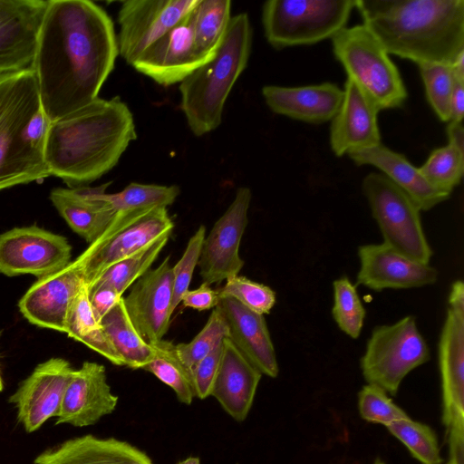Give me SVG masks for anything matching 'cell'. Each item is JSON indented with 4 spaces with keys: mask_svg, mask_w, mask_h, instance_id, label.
<instances>
[{
    "mask_svg": "<svg viewBox=\"0 0 464 464\" xmlns=\"http://www.w3.org/2000/svg\"><path fill=\"white\" fill-rule=\"evenodd\" d=\"M118 55L114 24L102 6L90 0H48L31 68L49 121L99 98Z\"/></svg>",
    "mask_w": 464,
    "mask_h": 464,
    "instance_id": "1",
    "label": "cell"
},
{
    "mask_svg": "<svg viewBox=\"0 0 464 464\" xmlns=\"http://www.w3.org/2000/svg\"><path fill=\"white\" fill-rule=\"evenodd\" d=\"M137 138L133 115L120 97L92 102L50 123L45 163L68 188L85 187L112 169Z\"/></svg>",
    "mask_w": 464,
    "mask_h": 464,
    "instance_id": "2",
    "label": "cell"
},
{
    "mask_svg": "<svg viewBox=\"0 0 464 464\" xmlns=\"http://www.w3.org/2000/svg\"><path fill=\"white\" fill-rule=\"evenodd\" d=\"M355 7L389 54L452 64L464 52L463 0H355Z\"/></svg>",
    "mask_w": 464,
    "mask_h": 464,
    "instance_id": "3",
    "label": "cell"
},
{
    "mask_svg": "<svg viewBox=\"0 0 464 464\" xmlns=\"http://www.w3.org/2000/svg\"><path fill=\"white\" fill-rule=\"evenodd\" d=\"M50 123L32 68L0 75V190L50 176Z\"/></svg>",
    "mask_w": 464,
    "mask_h": 464,
    "instance_id": "4",
    "label": "cell"
},
{
    "mask_svg": "<svg viewBox=\"0 0 464 464\" xmlns=\"http://www.w3.org/2000/svg\"><path fill=\"white\" fill-rule=\"evenodd\" d=\"M252 39L247 14L232 16L214 56L179 83L181 110L194 135L220 125L226 101L247 65Z\"/></svg>",
    "mask_w": 464,
    "mask_h": 464,
    "instance_id": "5",
    "label": "cell"
},
{
    "mask_svg": "<svg viewBox=\"0 0 464 464\" xmlns=\"http://www.w3.org/2000/svg\"><path fill=\"white\" fill-rule=\"evenodd\" d=\"M333 52L354 82L380 111L401 108L408 92L390 54L362 24L344 27L333 38Z\"/></svg>",
    "mask_w": 464,
    "mask_h": 464,
    "instance_id": "6",
    "label": "cell"
},
{
    "mask_svg": "<svg viewBox=\"0 0 464 464\" xmlns=\"http://www.w3.org/2000/svg\"><path fill=\"white\" fill-rule=\"evenodd\" d=\"M355 0H269L262 6V24L276 50L332 39L346 27Z\"/></svg>",
    "mask_w": 464,
    "mask_h": 464,
    "instance_id": "7",
    "label": "cell"
},
{
    "mask_svg": "<svg viewBox=\"0 0 464 464\" xmlns=\"http://www.w3.org/2000/svg\"><path fill=\"white\" fill-rule=\"evenodd\" d=\"M430 358L429 346L415 317L407 315L372 329L360 367L368 384L395 395L404 377Z\"/></svg>",
    "mask_w": 464,
    "mask_h": 464,
    "instance_id": "8",
    "label": "cell"
},
{
    "mask_svg": "<svg viewBox=\"0 0 464 464\" xmlns=\"http://www.w3.org/2000/svg\"><path fill=\"white\" fill-rule=\"evenodd\" d=\"M173 228L167 208L117 212L105 231L76 257L87 286L111 265L163 236H171Z\"/></svg>",
    "mask_w": 464,
    "mask_h": 464,
    "instance_id": "9",
    "label": "cell"
},
{
    "mask_svg": "<svg viewBox=\"0 0 464 464\" xmlns=\"http://www.w3.org/2000/svg\"><path fill=\"white\" fill-rule=\"evenodd\" d=\"M362 190L383 243L394 250L430 264L432 249L426 238L416 203L382 173L364 177Z\"/></svg>",
    "mask_w": 464,
    "mask_h": 464,
    "instance_id": "10",
    "label": "cell"
},
{
    "mask_svg": "<svg viewBox=\"0 0 464 464\" xmlns=\"http://www.w3.org/2000/svg\"><path fill=\"white\" fill-rule=\"evenodd\" d=\"M438 360L450 458L464 464V307H448Z\"/></svg>",
    "mask_w": 464,
    "mask_h": 464,
    "instance_id": "11",
    "label": "cell"
},
{
    "mask_svg": "<svg viewBox=\"0 0 464 464\" xmlns=\"http://www.w3.org/2000/svg\"><path fill=\"white\" fill-rule=\"evenodd\" d=\"M198 0H127L118 12L119 54L130 65L179 24Z\"/></svg>",
    "mask_w": 464,
    "mask_h": 464,
    "instance_id": "12",
    "label": "cell"
},
{
    "mask_svg": "<svg viewBox=\"0 0 464 464\" xmlns=\"http://www.w3.org/2000/svg\"><path fill=\"white\" fill-rule=\"evenodd\" d=\"M72 246L62 235L35 225L0 235V274L7 276L53 274L72 262Z\"/></svg>",
    "mask_w": 464,
    "mask_h": 464,
    "instance_id": "13",
    "label": "cell"
},
{
    "mask_svg": "<svg viewBox=\"0 0 464 464\" xmlns=\"http://www.w3.org/2000/svg\"><path fill=\"white\" fill-rule=\"evenodd\" d=\"M251 198L249 188H238L229 207L205 237L198 263L202 283H220L238 276L243 268L239 246L248 223Z\"/></svg>",
    "mask_w": 464,
    "mask_h": 464,
    "instance_id": "14",
    "label": "cell"
},
{
    "mask_svg": "<svg viewBox=\"0 0 464 464\" xmlns=\"http://www.w3.org/2000/svg\"><path fill=\"white\" fill-rule=\"evenodd\" d=\"M74 370L63 358L48 359L39 363L9 397L8 401L16 408L17 420L26 432L37 430L58 415Z\"/></svg>",
    "mask_w": 464,
    "mask_h": 464,
    "instance_id": "15",
    "label": "cell"
},
{
    "mask_svg": "<svg viewBox=\"0 0 464 464\" xmlns=\"http://www.w3.org/2000/svg\"><path fill=\"white\" fill-rule=\"evenodd\" d=\"M173 274L170 256L148 270L123 297L127 314L144 341L151 344L163 339L170 325Z\"/></svg>",
    "mask_w": 464,
    "mask_h": 464,
    "instance_id": "16",
    "label": "cell"
},
{
    "mask_svg": "<svg viewBox=\"0 0 464 464\" xmlns=\"http://www.w3.org/2000/svg\"><path fill=\"white\" fill-rule=\"evenodd\" d=\"M212 57L202 54L196 47L190 12L150 45L131 66L157 83L169 86L180 83Z\"/></svg>",
    "mask_w": 464,
    "mask_h": 464,
    "instance_id": "17",
    "label": "cell"
},
{
    "mask_svg": "<svg viewBox=\"0 0 464 464\" xmlns=\"http://www.w3.org/2000/svg\"><path fill=\"white\" fill-rule=\"evenodd\" d=\"M84 284L75 259L61 270L38 278L19 300V311L34 325L64 333L72 302Z\"/></svg>",
    "mask_w": 464,
    "mask_h": 464,
    "instance_id": "18",
    "label": "cell"
},
{
    "mask_svg": "<svg viewBox=\"0 0 464 464\" xmlns=\"http://www.w3.org/2000/svg\"><path fill=\"white\" fill-rule=\"evenodd\" d=\"M360 268L357 284L373 291L409 289L433 285L436 268L411 258L383 242L358 247Z\"/></svg>",
    "mask_w": 464,
    "mask_h": 464,
    "instance_id": "19",
    "label": "cell"
},
{
    "mask_svg": "<svg viewBox=\"0 0 464 464\" xmlns=\"http://www.w3.org/2000/svg\"><path fill=\"white\" fill-rule=\"evenodd\" d=\"M46 0H0V75L32 67Z\"/></svg>",
    "mask_w": 464,
    "mask_h": 464,
    "instance_id": "20",
    "label": "cell"
},
{
    "mask_svg": "<svg viewBox=\"0 0 464 464\" xmlns=\"http://www.w3.org/2000/svg\"><path fill=\"white\" fill-rule=\"evenodd\" d=\"M343 90L342 104L330 127V146L338 157L382 144L375 102L348 78Z\"/></svg>",
    "mask_w": 464,
    "mask_h": 464,
    "instance_id": "21",
    "label": "cell"
},
{
    "mask_svg": "<svg viewBox=\"0 0 464 464\" xmlns=\"http://www.w3.org/2000/svg\"><path fill=\"white\" fill-rule=\"evenodd\" d=\"M118 396L111 389L102 364L84 362L74 370L64 392L55 424L86 427L114 411Z\"/></svg>",
    "mask_w": 464,
    "mask_h": 464,
    "instance_id": "22",
    "label": "cell"
},
{
    "mask_svg": "<svg viewBox=\"0 0 464 464\" xmlns=\"http://www.w3.org/2000/svg\"><path fill=\"white\" fill-rule=\"evenodd\" d=\"M227 328V338L262 374L277 377L279 366L265 316L232 297H218L216 306Z\"/></svg>",
    "mask_w": 464,
    "mask_h": 464,
    "instance_id": "23",
    "label": "cell"
},
{
    "mask_svg": "<svg viewBox=\"0 0 464 464\" xmlns=\"http://www.w3.org/2000/svg\"><path fill=\"white\" fill-rule=\"evenodd\" d=\"M262 95L273 112L320 124L335 116L343 102V90L333 82L297 87L265 85Z\"/></svg>",
    "mask_w": 464,
    "mask_h": 464,
    "instance_id": "24",
    "label": "cell"
},
{
    "mask_svg": "<svg viewBox=\"0 0 464 464\" xmlns=\"http://www.w3.org/2000/svg\"><path fill=\"white\" fill-rule=\"evenodd\" d=\"M110 184L55 188L50 193L51 202L61 217L89 245L105 231L117 213L105 198Z\"/></svg>",
    "mask_w": 464,
    "mask_h": 464,
    "instance_id": "25",
    "label": "cell"
},
{
    "mask_svg": "<svg viewBox=\"0 0 464 464\" xmlns=\"http://www.w3.org/2000/svg\"><path fill=\"white\" fill-rule=\"evenodd\" d=\"M223 355L211 395L237 421H243L252 407L262 373L233 345L223 340Z\"/></svg>",
    "mask_w": 464,
    "mask_h": 464,
    "instance_id": "26",
    "label": "cell"
},
{
    "mask_svg": "<svg viewBox=\"0 0 464 464\" xmlns=\"http://www.w3.org/2000/svg\"><path fill=\"white\" fill-rule=\"evenodd\" d=\"M34 464H153L142 450L115 438L84 435L40 453Z\"/></svg>",
    "mask_w": 464,
    "mask_h": 464,
    "instance_id": "27",
    "label": "cell"
},
{
    "mask_svg": "<svg viewBox=\"0 0 464 464\" xmlns=\"http://www.w3.org/2000/svg\"><path fill=\"white\" fill-rule=\"evenodd\" d=\"M358 166L370 165L377 168L401 188L416 203L419 208L430 210L447 200L450 194L432 187L402 154L380 144L377 147L349 155Z\"/></svg>",
    "mask_w": 464,
    "mask_h": 464,
    "instance_id": "28",
    "label": "cell"
},
{
    "mask_svg": "<svg viewBox=\"0 0 464 464\" xmlns=\"http://www.w3.org/2000/svg\"><path fill=\"white\" fill-rule=\"evenodd\" d=\"M101 324L123 366L143 369L153 358L154 347L140 335L125 309L123 296L102 318Z\"/></svg>",
    "mask_w": 464,
    "mask_h": 464,
    "instance_id": "29",
    "label": "cell"
},
{
    "mask_svg": "<svg viewBox=\"0 0 464 464\" xmlns=\"http://www.w3.org/2000/svg\"><path fill=\"white\" fill-rule=\"evenodd\" d=\"M70 338L81 342L105 357L111 363L123 366V362L96 318L84 284L71 306L64 332Z\"/></svg>",
    "mask_w": 464,
    "mask_h": 464,
    "instance_id": "30",
    "label": "cell"
},
{
    "mask_svg": "<svg viewBox=\"0 0 464 464\" xmlns=\"http://www.w3.org/2000/svg\"><path fill=\"white\" fill-rule=\"evenodd\" d=\"M197 49L208 57L214 56L231 19L229 0H198L191 11Z\"/></svg>",
    "mask_w": 464,
    "mask_h": 464,
    "instance_id": "31",
    "label": "cell"
},
{
    "mask_svg": "<svg viewBox=\"0 0 464 464\" xmlns=\"http://www.w3.org/2000/svg\"><path fill=\"white\" fill-rule=\"evenodd\" d=\"M169 237L170 236H163L131 256L111 265L88 289L97 285H107L122 296L128 288L150 269Z\"/></svg>",
    "mask_w": 464,
    "mask_h": 464,
    "instance_id": "32",
    "label": "cell"
},
{
    "mask_svg": "<svg viewBox=\"0 0 464 464\" xmlns=\"http://www.w3.org/2000/svg\"><path fill=\"white\" fill-rule=\"evenodd\" d=\"M151 345L155 350L154 356L142 370L152 373L170 387L181 403L191 404L196 397L192 378L179 361L175 343L162 339Z\"/></svg>",
    "mask_w": 464,
    "mask_h": 464,
    "instance_id": "33",
    "label": "cell"
},
{
    "mask_svg": "<svg viewBox=\"0 0 464 464\" xmlns=\"http://www.w3.org/2000/svg\"><path fill=\"white\" fill-rule=\"evenodd\" d=\"M176 185L131 182L117 193H105V198L116 212H130L154 208H168L179 195Z\"/></svg>",
    "mask_w": 464,
    "mask_h": 464,
    "instance_id": "34",
    "label": "cell"
},
{
    "mask_svg": "<svg viewBox=\"0 0 464 464\" xmlns=\"http://www.w3.org/2000/svg\"><path fill=\"white\" fill-rule=\"evenodd\" d=\"M419 170L432 187L451 194L463 177L464 152L448 143L432 150Z\"/></svg>",
    "mask_w": 464,
    "mask_h": 464,
    "instance_id": "35",
    "label": "cell"
},
{
    "mask_svg": "<svg viewBox=\"0 0 464 464\" xmlns=\"http://www.w3.org/2000/svg\"><path fill=\"white\" fill-rule=\"evenodd\" d=\"M333 288V318L342 332L353 339H357L366 316L357 287L348 277L342 276L334 281Z\"/></svg>",
    "mask_w": 464,
    "mask_h": 464,
    "instance_id": "36",
    "label": "cell"
},
{
    "mask_svg": "<svg viewBox=\"0 0 464 464\" xmlns=\"http://www.w3.org/2000/svg\"><path fill=\"white\" fill-rule=\"evenodd\" d=\"M386 428L422 464L442 463L437 436L426 424L407 418Z\"/></svg>",
    "mask_w": 464,
    "mask_h": 464,
    "instance_id": "37",
    "label": "cell"
},
{
    "mask_svg": "<svg viewBox=\"0 0 464 464\" xmlns=\"http://www.w3.org/2000/svg\"><path fill=\"white\" fill-rule=\"evenodd\" d=\"M227 336V328L224 318L215 307L204 327L189 343L175 344L177 355L191 375L198 362Z\"/></svg>",
    "mask_w": 464,
    "mask_h": 464,
    "instance_id": "38",
    "label": "cell"
},
{
    "mask_svg": "<svg viewBox=\"0 0 464 464\" xmlns=\"http://www.w3.org/2000/svg\"><path fill=\"white\" fill-rule=\"evenodd\" d=\"M424 83L427 99L442 121H450V98L454 83L451 64H418Z\"/></svg>",
    "mask_w": 464,
    "mask_h": 464,
    "instance_id": "39",
    "label": "cell"
},
{
    "mask_svg": "<svg viewBox=\"0 0 464 464\" xmlns=\"http://www.w3.org/2000/svg\"><path fill=\"white\" fill-rule=\"evenodd\" d=\"M217 291L218 297H232L262 315L269 314L276 302V293L272 288L246 276H235L227 278L224 286Z\"/></svg>",
    "mask_w": 464,
    "mask_h": 464,
    "instance_id": "40",
    "label": "cell"
},
{
    "mask_svg": "<svg viewBox=\"0 0 464 464\" xmlns=\"http://www.w3.org/2000/svg\"><path fill=\"white\" fill-rule=\"evenodd\" d=\"M358 408L361 417L369 422L385 427L407 419V413L397 406L381 388L367 384L358 393Z\"/></svg>",
    "mask_w": 464,
    "mask_h": 464,
    "instance_id": "41",
    "label": "cell"
},
{
    "mask_svg": "<svg viewBox=\"0 0 464 464\" xmlns=\"http://www.w3.org/2000/svg\"><path fill=\"white\" fill-rule=\"evenodd\" d=\"M206 237V227L200 225L189 238L185 251L172 266L173 274V301L172 311L180 304L181 297L188 290L194 270L198 263L202 243Z\"/></svg>",
    "mask_w": 464,
    "mask_h": 464,
    "instance_id": "42",
    "label": "cell"
},
{
    "mask_svg": "<svg viewBox=\"0 0 464 464\" xmlns=\"http://www.w3.org/2000/svg\"><path fill=\"white\" fill-rule=\"evenodd\" d=\"M224 340V339H223ZM223 341L202 358L192 371L195 396L203 400L211 395L223 355Z\"/></svg>",
    "mask_w": 464,
    "mask_h": 464,
    "instance_id": "43",
    "label": "cell"
},
{
    "mask_svg": "<svg viewBox=\"0 0 464 464\" xmlns=\"http://www.w3.org/2000/svg\"><path fill=\"white\" fill-rule=\"evenodd\" d=\"M182 305L198 311L215 308L218 303V291L209 285L202 283L194 290H188L181 297Z\"/></svg>",
    "mask_w": 464,
    "mask_h": 464,
    "instance_id": "44",
    "label": "cell"
},
{
    "mask_svg": "<svg viewBox=\"0 0 464 464\" xmlns=\"http://www.w3.org/2000/svg\"><path fill=\"white\" fill-rule=\"evenodd\" d=\"M88 290L92 308L100 322L122 297L107 285H97Z\"/></svg>",
    "mask_w": 464,
    "mask_h": 464,
    "instance_id": "45",
    "label": "cell"
},
{
    "mask_svg": "<svg viewBox=\"0 0 464 464\" xmlns=\"http://www.w3.org/2000/svg\"><path fill=\"white\" fill-rule=\"evenodd\" d=\"M464 112V79L454 76L450 98V121H462Z\"/></svg>",
    "mask_w": 464,
    "mask_h": 464,
    "instance_id": "46",
    "label": "cell"
},
{
    "mask_svg": "<svg viewBox=\"0 0 464 464\" xmlns=\"http://www.w3.org/2000/svg\"><path fill=\"white\" fill-rule=\"evenodd\" d=\"M449 144L464 152V128L462 121H449L447 126Z\"/></svg>",
    "mask_w": 464,
    "mask_h": 464,
    "instance_id": "47",
    "label": "cell"
},
{
    "mask_svg": "<svg viewBox=\"0 0 464 464\" xmlns=\"http://www.w3.org/2000/svg\"><path fill=\"white\" fill-rule=\"evenodd\" d=\"M177 464H200V460L198 457H188Z\"/></svg>",
    "mask_w": 464,
    "mask_h": 464,
    "instance_id": "48",
    "label": "cell"
},
{
    "mask_svg": "<svg viewBox=\"0 0 464 464\" xmlns=\"http://www.w3.org/2000/svg\"><path fill=\"white\" fill-rule=\"evenodd\" d=\"M0 335H1V332H0ZM3 389H4V382H3L1 369H0V392L3 391Z\"/></svg>",
    "mask_w": 464,
    "mask_h": 464,
    "instance_id": "49",
    "label": "cell"
},
{
    "mask_svg": "<svg viewBox=\"0 0 464 464\" xmlns=\"http://www.w3.org/2000/svg\"><path fill=\"white\" fill-rule=\"evenodd\" d=\"M447 464H459V462L452 459V458H450L449 461L447 462Z\"/></svg>",
    "mask_w": 464,
    "mask_h": 464,
    "instance_id": "50",
    "label": "cell"
},
{
    "mask_svg": "<svg viewBox=\"0 0 464 464\" xmlns=\"http://www.w3.org/2000/svg\"><path fill=\"white\" fill-rule=\"evenodd\" d=\"M374 464H385L383 461L377 459Z\"/></svg>",
    "mask_w": 464,
    "mask_h": 464,
    "instance_id": "51",
    "label": "cell"
}]
</instances>
